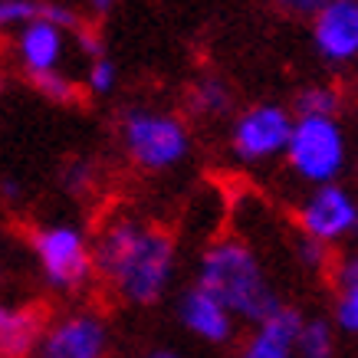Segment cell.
<instances>
[{"mask_svg":"<svg viewBox=\"0 0 358 358\" xmlns=\"http://www.w3.org/2000/svg\"><path fill=\"white\" fill-rule=\"evenodd\" d=\"M66 43H69V33L59 30L53 20H46L43 10L36 20H30L27 27L17 30L13 36V53L17 63L27 76H46V73H59L66 59Z\"/></svg>","mask_w":358,"mask_h":358,"instance_id":"obj_10","label":"cell"},{"mask_svg":"<svg viewBox=\"0 0 358 358\" xmlns=\"http://www.w3.org/2000/svg\"><path fill=\"white\" fill-rule=\"evenodd\" d=\"M141 358H185L178 348H171V345H155V348H148Z\"/></svg>","mask_w":358,"mask_h":358,"instance_id":"obj_26","label":"cell"},{"mask_svg":"<svg viewBox=\"0 0 358 358\" xmlns=\"http://www.w3.org/2000/svg\"><path fill=\"white\" fill-rule=\"evenodd\" d=\"M7 92V76H3V69H0V96Z\"/></svg>","mask_w":358,"mask_h":358,"instance_id":"obj_27","label":"cell"},{"mask_svg":"<svg viewBox=\"0 0 358 358\" xmlns=\"http://www.w3.org/2000/svg\"><path fill=\"white\" fill-rule=\"evenodd\" d=\"M178 322L185 326V332H191L207 345H227L237 336V319L194 282L178 296Z\"/></svg>","mask_w":358,"mask_h":358,"instance_id":"obj_11","label":"cell"},{"mask_svg":"<svg viewBox=\"0 0 358 358\" xmlns=\"http://www.w3.org/2000/svg\"><path fill=\"white\" fill-rule=\"evenodd\" d=\"M315 53L329 66H348L358 59V0H322L309 23Z\"/></svg>","mask_w":358,"mask_h":358,"instance_id":"obj_9","label":"cell"},{"mask_svg":"<svg viewBox=\"0 0 358 358\" xmlns=\"http://www.w3.org/2000/svg\"><path fill=\"white\" fill-rule=\"evenodd\" d=\"M40 10H43V3H33V0H0V33L27 27L40 17Z\"/></svg>","mask_w":358,"mask_h":358,"instance_id":"obj_20","label":"cell"},{"mask_svg":"<svg viewBox=\"0 0 358 358\" xmlns=\"http://www.w3.org/2000/svg\"><path fill=\"white\" fill-rule=\"evenodd\" d=\"M332 326L342 336H358V286H336Z\"/></svg>","mask_w":358,"mask_h":358,"instance_id":"obj_18","label":"cell"},{"mask_svg":"<svg viewBox=\"0 0 358 358\" xmlns=\"http://www.w3.org/2000/svg\"><path fill=\"white\" fill-rule=\"evenodd\" d=\"M338 348V332L332 326V319L326 315H309L299 322L296 332V358H336Z\"/></svg>","mask_w":358,"mask_h":358,"instance_id":"obj_15","label":"cell"},{"mask_svg":"<svg viewBox=\"0 0 358 358\" xmlns=\"http://www.w3.org/2000/svg\"><path fill=\"white\" fill-rule=\"evenodd\" d=\"M303 313L293 306H282L270 319H263L250 329L237 358H296V332H299Z\"/></svg>","mask_w":358,"mask_h":358,"instance_id":"obj_12","label":"cell"},{"mask_svg":"<svg viewBox=\"0 0 358 358\" xmlns=\"http://www.w3.org/2000/svg\"><path fill=\"white\" fill-rule=\"evenodd\" d=\"M59 181H63V187L69 194H83L96 181V164L89 162V158H73V162H66Z\"/></svg>","mask_w":358,"mask_h":358,"instance_id":"obj_21","label":"cell"},{"mask_svg":"<svg viewBox=\"0 0 358 358\" xmlns=\"http://www.w3.org/2000/svg\"><path fill=\"white\" fill-rule=\"evenodd\" d=\"M43 329L46 315L40 306H0V358H33Z\"/></svg>","mask_w":358,"mask_h":358,"instance_id":"obj_13","label":"cell"},{"mask_svg":"<svg viewBox=\"0 0 358 358\" xmlns=\"http://www.w3.org/2000/svg\"><path fill=\"white\" fill-rule=\"evenodd\" d=\"M293 109L282 102H253L247 109L234 112L227 131L230 155L240 164H266L282 158L286 141L293 131Z\"/></svg>","mask_w":358,"mask_h":358,"instance_id":"obj_6","label":"cell"},{"mask_svg":"<svg viewBox=\"0 0 358 358\" xmlns=\"http://www.w3.org/2000/svg\"><path fill=\"white\" fill-rule=\"evenodd\" d=\"M83 86H86L89 96H99V99L112 96L115 86H119V66L112 63L109 56L92 59V63L86 66V79H83Z\"/></svg>","mask_w":358,"mask_h":358,"instance_id":"obj_19","label":"cell"},{"mask_svg":"<svg viewBox=\"0 0 358 358\" xmlns=\"http://www.w3.org/2000/svg\"><path fill=\"white\" fill-rule=\"evenodd\" d=\"M185 102L194 119H204V122L227 119V115H234V86L224 76L204 73V76H197L187 86Z\"/></svg>","mask_w":358,"mask_h":358,"instance_id":"obj_14","label":"cell"},{"mask_svg":"<svg viewBox=\"0 0 358 358\" xmlns=\"http://www.w3.org/2000/svg\"><path fill=\"white\" fill-rule=\"evenodd\" d=\"M33 257L40 263L43 280L59 293H79L96 280L92 240L73 224H46L30 237Z\"/></svg>","mask_w":358,"mask_h":358,"instance_id":"obj_5","label":"cell"},{"mask_svg":"<svg viewBox=\"0 0 358 358\" xmlns=\"http://www.w3.org/2000/svg\"><path fill=\"white\" fill-rule=\"evenodd\" d=\"M289 109H293L296 119H338L342 89L332 86V83H309L296 92Z\"/></svg>","mask_w":358,"mask_h":358,"instance_id":"obj_16","label":"cell"},{"mask_svg":"<svg viewBox=\"0 0 358 358\" xmlns=\"http://www.w3.org/2000/svg\"><path fill=\"white\" fill-rule=\"evenodd\" d=\"M296 227L326 250L338 247L358 234V197L338 181L309 187V194L296 207Z\"/></svg>","mask_w":358,"mask_h":358,"instance_id":"obj_7","label":"cell"},{"mask_svg":"<svg viewBox=\"0 0 358 358\" xmlns=\"http://www.w3.org/2000/svg\"><path fill=\"white\" fill-rule=\"evenodd\" d=\"M332 273H336V286H358V247L345 253Z\"/></svg>","mask_w":358,"mask_h":358,"instance_id":"obj_24","label":"cell"},{"mask_svg":"<svg viewBox=\"0 0 358 358\" xmlns=\"http://www.w3.org/2000/svg\"><path fill=\"white\" fill-rule=\"evenodd\" d=\"M293 253H296V260H299V266H306L309 273L329 270V260H332V250H326L322 243H315V240L303 237V234L296 237Z\"/></svg>","mask_w":358,"mask_h":358,"instance_id":"obj_22","label":"cell"},{"mask_svg":"<svg viewBox=\"0 0 358 358\" xmlns=\"http://www.w3.org/2000/svg\"><path fill=\"white\" fill-rule=\"evenodd\" d=\"M119 145L138 171L164 174L191 155V129L181 115L155 106H131L119 119Z\"/></svg>","mask_w":358,"mask_h":358,"instance_id":"obj_3","label":"cell"},{"mask_svg":"<svg viewBox=\"0 0 358 358\" xmlns=\"http://www.w3.org/2000/svg\"><path fill=\"white\" fill-rule=\"evenodd\" d=\"M20 181H17V178H3V181H0V197H3V201H20Z\"/></svg>","mask_w":358,"mask_h":358,"instance_id":"obj_25","label":"cell"},{"mask_svg":"<svg viewBox=\"0 0 358 358\" xmlns=\"http://www.w3.org/2000/svg\"><path fill=\"white\" fill-rule=\"evenodd\" d=\"M30 83L40 96L50 99V102H56V106L79 102V96H83V86H79L73 76H66L63 69H59V73H46V76H33Z\"/></svg>","mask_w":358,"mask_h":358,"instance_id":"obj_17","label":"cell"},{"mask_svg":"<svg viewBox=\"0 0 358 358\" xmlns=\"http://www.w3.org/2000/svg\"><path fill=\"white\" fill-rule=\"evenodd\" d=\"M96 276L122 303L155 306L162 303L178 270L174 237L158 224L141 217H112L92 240Z\"/></svg>","mask_w":358,"mask_h":358,"instance_id":"obj_1","label":"cell"},{"mask_svg":"<svg viewBox=\"0 0 358 358\" xmlns=\"http://www.w3.org/2000/svg\"><path fill=\"white\" fill-rule=\"evenodd\" d=\"M112 329L96 309H73L46 322L33 358H109Z\"/></svg>","mask_w":358,"mask_h":358,"instance_id":"obj_8","label":"cell"},{"mask_svg":"<svg viewBox=\"0 0 358 358\" xmlns=\"http://www.w3.org/2000/svg\"><path fill=\"white\" fill-rule=\"evenodd\" d=\"M282 158L303 185H336L348 164V131L342 119H296Z\"/></svg>","mask_w":358,"mask_h":358,"instance_id":"obj_4","label":"cell"},{"mask_svg":"<svg viewBox=\"0 0 358 358\" xmlns=\"http://www.w3.org/2000/svg\"><path fill=\"white\" fill-rule=\"evenodd\" d=\"M73 40H76L79 46V53L86 56V63H92V59H102V56H109L106 53V43H102V36H99V30H92V27H79L76 33H73Z\"/></svg>","mask_w":358,"mask_h":358,"instance_id":"obj_23","label":"cell"},{"mask_svg":"<svg viewBox=\"0 0 358 358\" xmlns=\"http://www.w3.org/2000/svg\"><path fill=\"white\" fill-rule=\"evenodd\" d=\"M194 286L210 293L237 322H247V326H257L286 306L263 266L260 253L247 240L230 237V234L210 240L204 247L197 260Z\"/></svg>","mask_w":358,"mask_h":358,"instance_id":"obj_2","label":"cell"}]
</instances>
